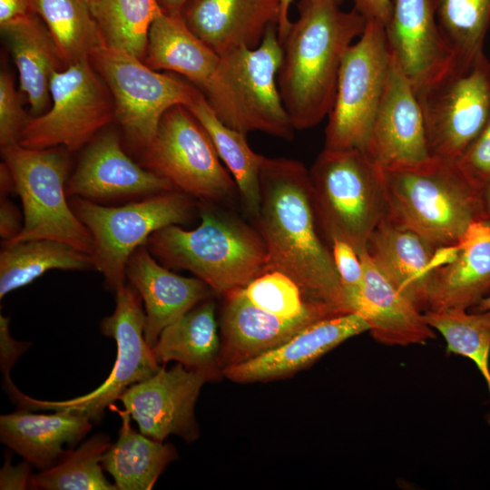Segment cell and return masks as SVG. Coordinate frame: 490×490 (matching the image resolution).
<instances>
[{
    "label": "cell",
    "mask_w": 490,
    "mask_h": 490,
    "mask_svg": "<svg viewBox=\"0 0 490 490\" xmlns=\"http://www.w3.org/2000/svg\"><path fill=\"white\" fill-rule=\"evenodd\" d=\"M260 181V205L253 225L265 244L269 270L293 279L308 301L349 313L317 221L309 170L294 159L264 156Z\"/></svg>",
    "instance_id": "obj_1"
},
{
    "label": "cell",
    "mask_w": 490,
    "mask_h": 490,
    "mask_svg": "<svg viewBox=\"0 0 490 490\" xmlns=\"http://www.w3.org/2000/svg\"><path fill=\"white\" fill-rule=\"evenodd\" d=\"M338 0H299V16L281 43L278 74L282 103L295 130L312 128L328 115L343 58L367 19Z\"/></svg>",
    "instance_id": "obj_2"
},
{
    "label": "cell",
    "mask_w": 490,
    "mask_h": 490,
    "mask_svg": "<svg viewBox=\"0 0 490 490\" xmlns=\"http://www.w3.org/2000/svg\"><path fill=\"white\" fill-rule=\"evenodd\" d=\"M201 223L184 230L170 225L146 240L150 253L165 267L184 270L224 296L269 270L265 244L253 225L219 204L197 201Z\"/></svg>",
    "instance_id": "obj_3"
},
{
    "label": "cell",
    "mask_w": 490,
    "mask_h": 490,
    "mask_svg": "<svg viewBox=\"0 0 490 490\" xmlns=\"http://www.w3.org/2000/svg\"><path fill=\"white\" fill-rule=\"evenodd\" d=\"M381 171L387 215L436 247L457 243L473 222L485 219L482 191L456 162L431 158Z\"/></svg>",
    "instance_id": "obj_4"
},
{
    "label": "cell",
    "mask_w": 490,
    "mask_h": 490,
    "mask_svg": "<svg viewBox=\"0 0 490 490\" xmlns=\"http://www.w3.org/2000/svg\"><path fill=\"white\" fill-rule=\"evenodd\" d=\"M317 221L330 243L350 244L359 254L387 213L382 171L360 150L323 149L309 170Z\"/></svg>",
    "instance_id": "obj_5"
},
{
    "label": "cell",
    "mask_w": 490,
    "mask_h": 490,
    "mask_svg": "<svg viewBox=\"0 0 490 490\" xmlns=\"http://www.w3.org/2000/svg\"><path fill=\"white\" fill-rule=\"evenodd\" d=\"M70 206L87 228L94 243L95 270L113 291L125 284L129 258L158 230L189 222L198 211L197 201L177 190L108 207L80 197Z\"/></svg>",
    "instance_id": "obj_6"
},
{
    "label": "cell",
    "mask_w": 490,
    "mask_h": 490,
    "mask_svg": "<svg viewBox=\"0 0 490 490\" xmlns=\"http://www.w3.org/2000/svg\"><path fill=\"white\" fill-rule=\"evenodd\" d=\"M23 206V228L10 241L53 240L93 255L91 233L66 199L69 160L59 147L31 149L18 142L2 147Z\"/></svg>",
    "instance_id": "obj_7"
},
{
    "label": "cell",
    "mask_w": 490,
    "mask_h": 490,
    "mask_svg": "<svg viewBox=\"0 0 490 490\" xmlns=\"http://www.w3.org/2000/svg\"><path fill=\"white\" fill-rule=\"evenodd\" d=\"M390 64L386 27L377 21H367L363 33L343 58L328 115L324 149L365 152Z\"/></svg>",
    "instance_id": "obj_8"
},
{
    "label": "cell",
    "mask_w": 490,
    "mask_h": 490,
    "mask_svg": "<svg viewBox=\"0 0 490 490\" xmlns=\"http://www.w3.org/2000/svg\"><path fill=\"white\" fill-rule=\"evenodd\" d=\"M142 166L197 201L230 202L237 185L209 135L183 105L170 108L142 152Z\"/></svg>",
    "instance_id": "obj_9"
},
{
    "label": "cell",
    "mask_w": 490,
    "mask_h": 490,
    "mask_svg": "<svg viewBox=\"0 0 490 490\" xmlns=\"http://www.w3.org/2000/svg\"><path fill=\"white\" fill-rule=\"evenodd\" d=\"M416 93L430 156L457 162L490 117V60L484 53L467 65L455 64Z\"/></svg>",
    "instance_id": "obj_10"
},
{
    "label": "cell",
    "mask_w": 490,
    "mask_h": 490,
    "mask_svg": "<svg viewBox=\"0 0 490 490\" xmlns=\"http://www.w3.org/2000/svg\"><path fill=\"white\" fill-rule=\"evenodd\" d=\"M113 313L101 322L102 332L116 341L117 355L105 381L93 391L68 400L46 401L32 398L13 385L8 393L23 409L65 411L99 421L104 410L131 386L143 381L160 369L152 348L144 337L145 310L142 298L130 284L115 291Z\"/></svg>",
    "instance_id": "obj_11"
},
{
    "label": "cell",
    "mask_w": 490,
    "mask_h": 490,
    "mask_svg": "<svg viewBox=\"0 0 490 490\" xmlns=\"http://www.w3.org/2000/svg\"><path fill=\"white\" fill-rule=\"evenodd\" d=\"M144 63L154 70H167L184 76L228 126L244 134L256 131L221 56L195 36L181 15L162 11L156 15L149 29Z\"/></svg>",
    "instance_id": "obj_12"
},
{
    "label": "cell",
    "mask_w": 490,
    "mask_h": 490,
    "mask_svg": "<svg viewBox=\"0 0 490 490\" xmlns=\"http://www.w3.org/2000/svg\"><path fill=\"white\" fill-rule=\"evenodd\" d=\"M51 106L31 118L18 143L31 149L62 146L81 149L115 117L112 94L91 59L70 64L54 74Z\"/></svg>",
    "instance_id": "obj_13"
},
{
    "label": "cell",
    "mask_w": 490,
    "mask_h": 490,
    "mask_svg": "<svg viewBox=\"0 0 490 490\" xmlns=\"http://www.w3.org/2000/svg\"><path fill=\"white\" fill-rule=\"evenodd\" d=\"M106 83L118 120L131 143L142 152L154 139L164 113L191 102L198 89L181 79L157 72L142 60L106 46L92 58Z\"/></svg>",
    "instance_id": "obj_14"
},
{
    "label": "cell",
    "mask_w": 490,
    "mask_h": 490,
    "mask_svg": "<svg viewBox=\"0 0 490 490\" xmlns=\"http://www.w3.org/2000/svg\"><path fill=\"white\" fill-rule=\"evenodd\" d=\"M216 377L177 363L131 386L119 399L144 436L163 442L176 435L191 442L199 436L194 407L201 388Z\"/></svg>",
    "instance_id": "obj_15"
},
{
    "label": "cell",
    "mask_w": 490,
    "mask_h": 490,
    "mask_svg": "<svg viewBox=\"0 0 490 490\" xmlns=\"http://www.w3.org/2000/svg\"><path fill=\"white\" fill-rule=\"evenodd\" d=\"M364 152L380 169L414 166L432 158L416 93L392 54L385 92Z\"/></svg>",
    "instance_id": "obj_16"
},
{
    "label": "cell",
    "mask_w": 490,
    "mask_h": 490,
    "mask_svg": "<svg viewBox=\"0 0 490 490\" xmlns=\"http://www.w3.org/2000/svg\"><path fill=\"white\" fill-rule=\"evenodd\" d=\"M220 56L243 97L256 130L291 140L295 129L278 86L283 49L277 24L268 26L257 47H240Z\"/></svg>",
    "instance_id": "obj_17"
},
{
    "label": "cell",
    "mask_w": 490,
    "mask_h": 490,
    "mask_svg": "<svg viewBox=\"0 0 490 490\" xmlns=\"http://www.w3.org/2000/svg\"><path fill=\"white\" fill-rule=\"evenodd\" d=\"M386 34L392 56L415 92L446 73L456 57L436 17L433 0H392Z\"/></svg>",
    "instance_id": "obj_18"
},
{
    "label": "cell",
    "mask_w": 490,
    "mask_h": 490,
    "mask_svg": "<svg viewBox=\"0 0 490 490\" xmlns=\"http://www.w3.org/2000/svg\"><path fill=\"white\" fill-rule=\"evenodd\" d=\"M172 190L175 189L167 180L133 162L113 132L103 133L90 142L65 186L67 196L94 202Z\"/></svg>",
    "instance_id": "obj_19"
},
{
    "label": "cell",
    "mask_w": 490,
    "mask_h": 490,
    "mask_svg": "<svg viewBox=\"0 0 490 490\" xmlns=\"http://www.w3.org/2000/svg\"><path fill=\"white\" fill-rule=\"evenodd\" d=\"M367 331L369 325L358 312L324 318L301 329L274 349L227 367L221 373L238 383L288 377L309 368L346 340Z\"/></svg>",
    "instance_id": "obj_20"
},
{
    "label": "cell",
    "mask_w": 490,
    "mask_h": 490,
    "mask_svg": "<svg viewBox=\"0 0 490 490\" xmlns=\"http://www.w3.org/2000/svg\"><path fill=\"white\" fill-rule=\"evenodd\" d=\"M223 298L218 358L221 370L274 349L317 321L335 317L327 311L314 310L296 318H282L252 304L242 288Z\"/></svg>",
    "instance_id": "obj_21"
},
{
    "label": "cell",
    "mask_w": 490,
    "mask_h": 490,
    "mask_svg": "<svg viewBox=\"0 0 490 490\" xmlns=\"http://www.w3.org/2000/svg\"><path fill=\"white\" fill-rule=\"evenodd\" d=\"M125 276L145 308L144 337L152 348L162 331L215 293L199 278L177 275L142 245L128 260Z\"/></svg>",
    "instance_id": "obj_22"
},
{
    "label": "cell",
    "mask_w": 490,
    "mask_h": 490,
    "mask_svg": "<svg viewBox=\"0 0 490 490\" xmlns=\"http://www.w3.org/2000/svg\"><path fill=\"white\" fill-rule=\"evenodd\" d=\"M181 16L188 29L219 55L257 47L271 24L278 0H190Z\"/></svg>",
    "instance_id": "obj_23"
},
{
    "label": "cell",
    "mask_w": 490,
    "mask_h": 490,
    "mask_svg": "<svg viewBox=\"0 0 490 490\" xmlns=\"http://www.w3.org/2000/svg\"><path fill=\"white\" fill-rule=\"evenodd\" d=\"M436 246L387 213L372 231L366 250L382 273L421 311L435 272Z\"/></svg>",
    "instance_id": "obj_24"
},
{
    "label": "cell",
    "mask_w": 490,
    "mask_h": 490,
    "mask_svg": "<svg viewBox=\"0 0 490 490\" xmlns=\"http://www.w3.org/2000/svg\"><path fill=\"white\" fill-rule=\"evenodd\" d=\"M364 285L356 312L369 325L372 338L387 346L423 345L436 338L421 312L376 266L367 250L360 252Z\"/></svg>",
    "instance_id": "obj_25"
},
{
    "label": "cell",
    "mask_w": 490,
    "mask_h": 490,
    "mask_svg": "<svg viewBox=\"0 0 490 490\" xmlns=\"http://www.w3.org/2000/svg\"><path fill=\"white\" fill-rule=\"evenodd\" d=\"M0 31L19 73L20 91L34 116L51 103L54 74L67 64L49 29L34 11L0 24Z\"/></svg>",
    "instance_id": "obj_26"
},
{
    "label": "cell",
    "mask_w": 490,
    "mask_h": 490,
    "mask_svg": "<svg viewBox=\"0 0 490 490\" xmlns=\"http://www.w3.org/2000/svg\"><path fill=\"white\" fill-rule=\"evenodd\" d=\"M458 244L456 260L434 272L426 310L473 309L490 294V221L473 222Z\"/></svg>",
    "instance_id": "obj_27"
},
{
    "label": "cell",
    "mask_w": 490,
    "mask_h": 490,
    "mask_svg": "<svg viewBox=\"0 0 490 490\" xmlns=\"http://www.w3.org/2000/svg\"><path fill=\"white\" fill-rule=\"evenodd\" d=\"M85 416L65 411L51 415L15 412L0 416L1 442L35 467L57 464L91 429Z\"/></svg>",
    "instance_id": "obj_28"
},
{
    "label": "cell",
    "mask_w": 490,
    "mask_h": 490,
    "mask_svg": "<svg viewBox=\"0 0 490 490\" xmlns=\"http://www.w3.org/2000/svg\"><path fill=\"white\" fill-rule=\"evenodd\" d=\"M220 348L216 304L211 298L166 327L152 352L159 364L176 361L218 377L221 370L218 364Z\"/></svg>",
    "instance_id": "obj_29"
},
{
    "label": "cell",
    "mask_w": 490,
    "mask_h": 490,
    "mask_svg": "<svg viewBox=\"0 0 490 490\" xmlns=\"http://www.w3.org/2000/svg\"><path fill=\"white\" fill-rule=\"evenodd\" d=\"M186 108L205 130L230 172L246 212L253 220L260 205V170L264 156L255 152L246 134L228 126L198 90Z\"/></svg>",
    "instance_id": "obj_30"
},
{
    "label": "cell",
    "mask_w": 490,
    "mask_h": 490,
    "mask_svg": "<svg viewBox=\"0 0 490 490\" xmlns=\"http://www.w3.org/2000/svg\"><path fill=\"white\" fill-rule=\"evenodd\" d=\"M120 414L119 437L104 453L103 468L113 476L117 489L150 490L166 466L177 458L176 450L138 433L131 426L130 414Z\"/></svg>",
    "instance_id": "obj_31"
},
{
    "label": "cell",
    "mask_w": 490,
    "mask_h": 490,
    "mask_svg": "<svg viewBox=\"0 0 490 490\" xmlns=\"http://www.w3.org/2000/svg\"><path fill=\"white\" fill-rule=\"evenodd\" d=\"M50 270H95L91 254L53 240L3 242L0 252V299L28 285Z\"/></svg>",
    "instance_id": "obj_32"
},
{
    "label": "cell",
    "mask_w": 490,
    "mask_h": 490,
    "mask_svg": "<svg viewBox=\"0 0 490 490\" xmlns=\"http://www.w3.org/2000/svg\"><path fill=\"white\" fill-rule=\"evenodd\" d=\"M33 10L46 24L67 65L91 59L108 46L83 0H33Z\"/></svg>",
    "instance_id": "obj_33"
},
{
    "label": "cell",
    "mask_w": 490,
    "mask_h": 490,
    "mask_svg": "<svg viewBox=\"0 0 490 490\" xmlns=\"http://www.w3.org/2000/svg\"><path fill=\"white\" fill-rule=\"evenodd\" d=\"M89 7L108 46L144 61L150 26L162 11L157 0H92Z\"/></svg>",
    "instance_id": "obj_34"
},
{
    "label": "cell",
    "mask_w": 490,
    "mask_h": 490,
    "mask_svg": "<svg viewBox=\"0 0 490 490\" xmlns=\"http://www.w3.org/2000/svg\"><path fill=\"white\" fill-rule=\"evenodd\" d=\"M423 315L426 322L444 337L447 353L466 357L475 363L486 383L490 398V310L468 312L452 308L426 310Z\"/></svg>",
    "instance_id": "obj_35"
},
{
    "label": "cell",
    "mask_w": 490,
    "mask_h": 490,
    "mask_svg": "<svg viewBox=\"0 0 490 490\" xmlns=\"http://www.w3.org/2000/svg\"><path fill=\"white\" fill-rule=\"evenodd\" d=\"M439 28L456 64L467 65L484 54L490 25V0H433Z\"/></svg>",
    "instance_id": "obj_36"
},
{
    "label": "cell",
    "mask_w": 490,
    "mask_h": 490,
    "mask_svg": "<svg viewBox=\"0 0 490 490\" xmlns=\"http://www.w3.org/2000/svg\"><path fill=\"white\" fill-rule=\"evenodd\" d=\"M112 446L95 435L76 450H69L54 466L33 475L31 486L45 490H115L103 473L102 458Z\"/></svg>",
    "instance_id": "obj_37"
},
{
    "label": "cell",
    "mask_w": 490,
    "mask_h": 490,
    "mask_svg": "<svg viewBox=\"0 0 490 490\" xmlns=\"http://www.w3.org/2000/svg\"><path fill=\"white\" fill-rule=\"evenodd\" d=\"M242 289L252 304L282 318H296L314 310L342 314L329 306L308 301L296 282L278 270L260 274Z\"/></svg>",
    "instance_id": "obj_38"
},
{
    "label": "cell",
    "mask_w": 490,
    "mask_h": 490,
    "mask_svg": "<svg viewBox=\"0 0 490 490\" xmlns=\"http://www.w3.org/2000/svg\"><path fill=\"white\" fill-rule=\"evenodd\" d=\"M329 247L348 308L350 312H356L364 285L361 259L357 250L342 240H332Z\"/></svg>",
    "instance_id": "obj_39"
},
{
    "label": "cell",
    "mask_w": 490,
    "mask_h": 490,
    "mask_svg": "<svg viewBox=\"0 0 490 490\" xmlns=\"http://www.w3.org/2000/svg\"><path fill=\"white\" fill-rule=\"evenodd\" d=\"M20 96L15 90L12 76L6 71L0 74V144L1 148L17 143L28 123Z\"/></svg>",
    "instance_id": "obj_40"
},
{
    "label": "cell",
    "mask_w": 490,
    "mask_h": 490,
    "mask_svg": "<svg viewBox=\"0 0 490 490\" xmlns=\"http://www.w3.org/2000/svg\"><path fill=\"white\" fill-rule=\"evenodd\" d=\"M456 163L468 181L481 191L490 182V117Z\"/></svg>",
    "instance_id": "obj_41"
},
{
    "label": "cell",
    "mask_w": 490,
    "mask_h": 490,
    "mask_svg": "<svg viewBox=\"0 0 490 490\" xmlns=\"http://www.w3.org/2000/svg\"><path fill=\"white\" fill-rule=\"evenodd\" d=\"M30 343L15 340L10 334L9 318L0 315V366L4 380L10 378V370Z\"/></svg>",
    "instance_id": "obj_42"
},
{
    "label": "cell",
    "mask_w": 490,
    "mask_h": 490,
    "mask_svg": "<svg viewBox=\"0 0 490 490\" xmlns=\"http://www.w3.org/2000/svg\"><path fill=\"white\" fill-rule=\"evenodd\" d=\"M27 461L17 466L11 464V459L6 457L3 468L0 471V489H26L31 485V467Z\"/></svg>",
    "instance_id": "obj_43"
},
{
    "label": "cell",
    "mask_w": 490,
    "mask_h": 490,
    "mask_svg": "<svg viewBox=\"0 0 490 490\" xmlns=\"http://www.w3.org/2000/svg\"><path fill=\"white\" fill-rule=\"evenodd\" d=\"M22 215L17 207L7 199L1 197L0 201V237L5 241L15 238L23 228Z\"/></svg>",
    "instance_id": "obj_44"
},
{
    "label": "cell",
    "mask_w": 490,
    "mask_h": 490,
    "mask_svg": "<svg viewBox=\"0 0 490 490\" xmlns=\"http://www.w3.org/2000/svg\"><path fill=\"white\" fill-rule=\"evenodd\" d=\"M354 9L362 15L367 21L373 20L382 24L385 27L389 22L392 14V0H350Z\"/></svg>",
    "instance_id": "obj_45"
},
{
    "label": "cell",
    "mask_w": 490,
    "mask_h": 490,
    "mask_svg": "<svg viewBox=\"0 0 490 490\" xmlns=\"http://www.w3.org/2000/svg\"><path fill=\"white\" fill-rule=\"evenodd\" d=\"M31 12L33 0H0V24Z\"/></svg>",
    "instance_id": "obj_46"
},
{
    "label": "cell",
    "mask_w": 490,
    "mask_h": 490,
    "mask_svg": "<svg viewBox=\"0 0 490 490\" xmlns=\"http://www.w3.org/2000/svg\"><path fill=\"white\" fill-rule=\"evenodd\" d=\"M279 5V18L278 22V35L280 44L286 37L289 27L291 25V21L289 19V7L293 0H278ZM339 3L342 0H338Z\"/></svg>",
    "instance_id": "obj_47"
},
{
    "label": "cell",
    "mask_w": 490,
    "mask_h": 490,
    "mask_svg": "<svg viewBox=\"0 0 490 490\" xmlns=\"http://www.w3.org/2000/svg\"><path fill=\"white\" fill-rule=\"evenodd\" d=\"M16 192L12 173L5 162L0 166V193L1 197H7L12 192Z\"/></svg>",
    "instance_id": "obj_48"
},
{
    "label": "cell",
    "mask_w": 490,
    "mask_h": 490,
    "mask_svg": "<svg viewBox=\"0 0 490 490\" xmlns=\"http://www.w3.org/2000/svg\"><path fill=\"white\" fill-rule=\"evenodd\" d=\"M190 0H157L161 9L172 15H181L182 9Z\"/></svg>",
    "instance_id": "obj_49"
},
{
    "label": "cell",
    "mask_w": 490,
    "mask_h": 490,
    "mask_svg": "<svg viewBox=\"0 0 490 490\" xmlns=\"http://www.w3.org/2000/svg\"><path fill=\"white\" fill-rule=\"evenodd\" d=\"M481 195L485 219L490 221V182L483 188Z\"/></svg>",
    "instance_id": "obj_50"
},
{
    "label": "cell",
    "mask_w": 490,
    "mask_h": 490,
    "mask_svg": "<svg viewBox=\"0 0 490 490\" xmlns=\"http://www.w3.org/2000/svg\"><path fill=\"white\" fill-rule=\"evenodd\" d=\"M474 311H485L490 310V294L483 299L475 308Z\"/></svg>",
    "instance_id": "obj_51"
},
{
    "label": "cell",
    "mask_w": 490,
    "mask_h": 490,
    "mask_svg": "<svg viewBox=\"0 0 490 490\" xmlns=\"http://www.w3.org/2000/svg\"><path fill=\"white\" fill-rule=\"evenodd\" d=\"M83 1H84L85 3L89 5L92 0H83Z\"/></svg>",
    "instance_id": "obj_52"
}]
</instances>
